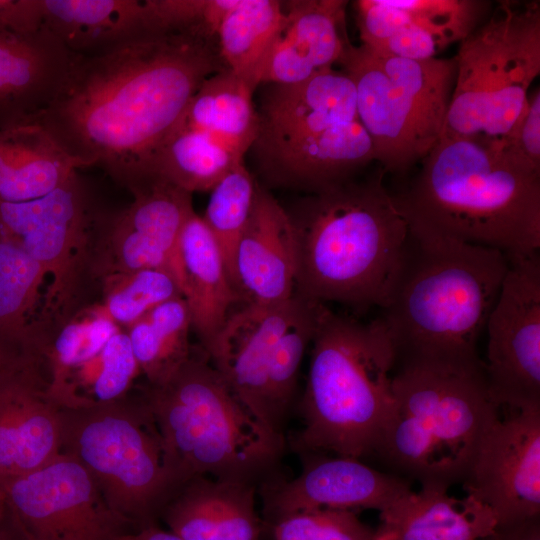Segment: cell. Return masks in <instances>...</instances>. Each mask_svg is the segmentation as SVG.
<instances>
[{
    "label": "cell",
    "instance_id": "obj_13",
    "mask_svg": "<svg viewBox=\"0 0 540 540\" xmlns=\"http://www.w3.org/2000/svg\"><path fill=\"white\" fill-rule=\"evenodd\" d=\"M487 362L489 393L498 407H540L539 254L509 258L490 312Z\"/></svg>",
    "mask_w": 540,
    "mask_h": 540
},
{
    "label": "cell",
    "instance_id": "obj_47",
    "mask_svg": "<svg viewBox=\"0 0 540 540\" xmlns=\"http://www.w3.org/2000/svg\"><path fill=\"white\" fill-rule=\"evenodd\" d=\"M482 540H489L488 538L482 539Z\"/></svg>",
    "mask_w": 540,
    "mask_h": 540
},
{
    "label": "cell",
    "instance_id": "obj_39",
    "mask_svg": "<svg viewBox=\"0 0 540 540\" xmlns=\"http://www.w3.org/2000/svg\"><path fill=\"white\" fill-rule=\"evenodd\" d=\"M274 540H374L375 529L355 510L314 509L285 516L271 525Z\"/></svg>",
    "mask_w": 540,
    "mask_h": 540
},
{
    "label": "cell",
    "instance_id": "obj_10",
    "mask_svg": "<svg viewBox=\"0 0 540 540\" xmlns=\"http://www.w3.org/2000/svg\"><path fill=\"white\" fill-rule=\"evenodd\" d=\"M356 93L357 117L375 161L404 173L440 139L454 80L455 59L411 60L347 44L339 61Z\"/></svg>",
    "mask_w": 540,
    "mask_h": 540
},
{
    "label": "cell",
    "instance_id": "obj_14",
    "mask_svg": "<svg viewBox=\"0 0 540 540\" xmlns=\"http://www.w3.org/2000/svg\"><path fill=\"white\" fill-rule=\"evenodd\" d=\"M130 192L133 201L119 212L104 213L96 229L91 254L94 284L142 269L169 271L180 284L179 239L194 212L192 194L157 177Z\"/></svg>",
    "mask_w": 540,
    "mask_h": 540
},
{
    "label": "cell",
    "instance_id": "obj_5",
    "mask_svg": "<svg viewBox=\"0 0 540 540\" xmlns=\"http://www.w3.org/2000/svg\"><path fill=\"white\" fill-rule=\"evenodd\" d=\"M411 237L403 275L383 317L398 360L482 364L477 342L509 258L489 247Z\"/></svg>",
    "mask_w": 540,
    "mask_h": 540
},
{
    "label": "cell",
    "instance_id": "obj_22",
    "mask_svg": "<svg viewBox=\"0 0 540 540\" xmlns=\"http://www.w3.org/2000/svg\"><path fill=\"white\" fill-rule=\"evenodd\" d=\"M348 1H283L284 23L273 41L260 84H293L333 68L349 43L345 30Z\"/></svg>",
    "mask_w": 540,
    "mask_h": 540
},
{
    "label": "cell",
    "instance_id": "obj_33",
    "mask_svg": "<svg viewBox=\"0 0 540 540\" xmlns=\"http://www.w3.org/2000/svg\"><path fill=\"white\" fill-rule=\"evenodd\" d=\"M45 278L38 262L0 236V351L9 357H36L29 325Z\"/></svg>",
    "mask_w": 540,
    "mask_h": 540
},
{
    "label": "cell",
    "instance_id": "obj_45",
    "mask_svg": "<svg viewBox=\"0 0 540 540\" xmlns=\"http://www.w3.org/2000/svg\"><path fill=\"white\" fill-rule=\"evenodd\" d=\"M1 522H2V520H0V540H18V539H20L19 536L15 537L13 539L12 536L9 535V533L6 530H4V528L1 526Z\"/></svg>",
    "mask_w": 540,
    "mask_h": 540
},
{
    "label": "cell",
    "instance_id": "obj_4",
    "mask_svg": "<svg viewBox=\"0 0 540 540\" xmlns=\"http://www.w3.org/2000/svg\"><path fill=\"white\" fill-rule=\"evenodd\" d=\"M311 343L303 426L290 447L299 455H371L394 406L398 354L385 319L363 322L322 304Z\"/></svg>",
    "mask_w": 540,
    "mask_h": 540
},
{
    "label": "cell",
    "instance_id": "obj_27",
    "mask_svg": "<svg viewBox=\"0 0 540 540\" xmlns=\"http://www.w3.org/2000/svg\"><path fill=\"white\" fill-rule=\"evenodd\" d=\"M178 255L182 295L205 352L238 301L219 246L195 211L182 228Z\"/></svg>",
    "mask_w": 540,
    "mask_h": 540
},
{
    "label": "cell",
    "instance_id": "obj_38",
    "mask_svg": "<svg viewBox=\"0 0 540 540\" xmlns=\"http://www.w3.org/2000/svg\"><path fill=\"white\" fill-rule=\"evenodd\" d=\"M257 184L244 161L239 162L210 190L202 216L219 246L230 281L234 249L250 217Z\"/></svg>",
    "mask_w": 540,
    "mask_h": 540
},
{
    "label": "cell",
    "instance_id": "obj_44",
    "mask_svg": "<svg viewBox=\"0 0 540 540\" xmlns=\"http://www.w3.org/2000/svg\"><path fill=\"white\" fill-rule=\"evenodd\" d=\"M5 516H7L6 497L2 479L0 478V520H3Z\"/></svg>",
    "mask_w": 540,
    "mask_h": 540
},
{
    "label": "cell",
    "instance_id": "obj_24",
    "mask_svg": "<svg viewBox=\"0 0 540 540\" xmlns=\"http://www.w3.org/2000/svg\"><path fill=\"white\" fill-rule=\"evenodd\" d=\"M267 85L251 147L320 133L358 119L355 88L343 70L331 68L298 83Z\"/></svg>",
    "mask_w": 540,
    "mask_h": 540
},
{
    "label": "cell",
    "instance_id": "obj_11",
    "mask_svg": "<svg viewBox=\"0 0 540 540\" xmlns=\"http://www.w3.org/2000/svg\"><path fill=\"white\" fill-rule=\"evenodd\" d=\"M103 214L78 170L40 198L0 201V236L23 249L50 277L32 325L47 328L91 303L92 241Z\"/></svg>",
    "mask_w": 540,
    "mask_h": 540
},
{
    "label": "cell",
    "instance_id": "obj_8",
    "mask_svg": "<svg viewBox=\"0 0 540 540\" xmlns=\"http://www.w3.org/2000/svg\"><path fill=\"white\" fill-rule=\"evenodd\" d=\"M60 453L90 474L135 531L154 526L179 488L156 422L139 394L60 410Z\"/></svg>",
    "mask_w": 540,
    "mask_h": 540
},
{
    "label": "cell",
    "instance_id": "obj_16",
    "mask_svg": "<svg viewBox=\"0 0 540 540\" xmlns=\"http://www.w3.org/2000/svg\"><path fill=\"white\" fill-rule=\"evenodd\" d=\"M300 456L303 468L298 476L287 480L273 475L259 484L271 525L285 516L322 508L381 512L412 490L409 480L378 471L361 459L321 453Z\"/></svg>",
    "mask_w": 540,
    "mask_h": 540
},
{
    "label": "cell",
    "instance_id": "obj_36",
    "mask_svg": "<svg viewBox=\"0 0 540 540\" xmlns=\"http://www.w3.org/2000/svg\"><path fill=\"white\" fill-rule=\"evenodd\" d=\"M297 295L296 308L273 347L266 375L268 428L274 434L283 437L286 418L293 403L299 368L306 348L312 341L319 310L323 304Z\"/></svg>",
    "mask_w": 540,
    "mask_h": 540
},
{
    "label": "cell",
    "instance_id": "obj_7",
    "mask_svg": "<svg viewBox=\"0 0 540 540\" xmlns=\"http://www.w3.org/2000/svg\"><path fill=\"white\" fill-rule=\"evenodd\" d=\"M149 408L179 487L194 476L260 484L273 476L286 438L257 421L207 354L193 350L165 381L144 383Z\"/></svg>",
    "mask_w": 540,
    "mask_h": 540
},
{
    "label": "cell",
    "instance_id": "obj_32",
    "mask_svg": "<svg viewBox=\"0 0 540 540\" xmlns=\"http://www.w3.org/2000/svg\"><path fill=\"white\" fill-rule=\"evenodd\" d=\"M284 19L283 1L236 0L215 34L224 67L256 89L267 53Z\"/></svg>",
    "mask_w": 540,
    "mask_h": 540
},
{
    "label": "cell",
    "instance_id": "obj_6",
    "mask_svg": "<svg viewBox=\"0 0 540 540\" xmlns=\"http://www.w3.org/2000/svg\"><path fill=\"white\" fill-rule=\"evenodd\" d=\"M394 406L372 454L421 487L463 483L481 440L499 415L484 363L403 361Z\"/></svg>",
    "mask_w": 540,
    "mask_h": 540
},
{
    "label": "cell",
    "instance_id": "obj_34",
    "mask_svg": "<svg viewBox=\"0 0 540 540\" xmlns=\"http://www.w3.org/2000/svg\"><path fill=\"white\" fill-rule=\"evenodd\" d=\"M191 329L182 296L161 303L125 329L146 383L165 381L189 358Z\"/></svg>",
    "mask_w": 540,
    "mask_h": 540
},
{
    "label": "cell",
    "instance_id": "obj_42",
    "mask_svg": "<svg viewBox=\"0 0 540 540\" xmlns=\"http://www.w3.org/2000/svg\"><path fill=\"white\" fill-rule=\"evenodd\" d=\"M489 540H540V516L498 525Z\"/></svg>",
    "mask_w": 540,
    "mask_h": 540
},
{
    "label": "cell",
    "instance_id": "obj_15",
    "mask_svg": "<svg viewBox=\"0 0 540 540\" xmlns=\"http://www.w3.org/2000/svg\"><path fill=\"white\" fill-rule=\"evenodd\" d=\"M509 411L486 430L462 483L497 525L540 516V407Z\"/></svg>",
    "mask_w": 540,
    "mask_h": 540
},
{
    "label": "cell",
    "instance_id": "obj_43",
    "mask_svg": "<svg viewBox=\"0 0 540 540\" xmlns=\"http://www.w3.org/2000/svg\"><path fill=\"white\" fill-rule=\"evenodd\" d=\"M120 540H184L169 530L157 525L150 526L124 535Z\"/></svg>",
    "mask_w": 540,
    "mask_h": 540
},
{
    "label": "cell",
    "instance_id": "obj_18",
    "mask_svg": "<svg viewBox=\"0 0 540 540\" xmlns=\"http://www.w3.org/2000/svg\"><path fill=\"white\" fill-rule=\"evenodd\" d=\"M44 364L18 357L0 370V478L29 473L60 454V410Z\"/></svg>",
    "mask_w": 540,
    "mask_h": 540
},
{
    "label": "cell",
    "instance_id": "obj_28",
    "mask_svg": "<svg viewBox=\"0 0 540 540\" xmlns=\"http://www.w3.org/2000/svg\"><path fill=\"white\" fill-rule=\"evenodd\" d=\"M43 26L73 54H95L157 29L150 0H41Z\"/></svg>",
    "mask_w": 540,
    "mask_h": 540
},
{
    "label": "cell",
    "instance_id": "obj_46",
    "mask_svg": "<svg viewBox=\"0 0 540 540\" xmlns=\"http://www.w3.org/2000/svg\"><path fill=\"white\" fill-rule=\"evenodd\" d=\"M13 359L0 351V370Z\"/></svg>",
    "mask_w": 540,
    "mask_h": 540
},
{
    "label": "cell",
    "instance_id": "obj_2",
    "mask_svg": "<svg viewBox=\"0 0 540 540\" xmlns=\"http://www.w3.org/2000/svg\"><path fill=\"white\" fill-rule=\"evenodd\" d=\"M383 173L310 193L288 213L296 243L295 293L358 310L388 307L412 237Z\"/></svg>",
    "mask_w": 540,
    "mask_h": 540
},
{
    "label": "cell",
    "instance_id": "obj_19",
    "mask_svg": "<svg viewBox=\"0 0 540 540\" xmlns=\"http://www.w3.org/2000/svg\"><path fill=\"white\" fill-rule=\"evenodd\" d=\"M288 212L259 184L233 253L231 284L243 305H275L295 293L296 245Z\"/></svg>",
    "mask_w": 540,
    "mask_h": 540
},
{
    "label": "cell",
    "instance_id": "obj_37",
    "mask_svg": "<svg viewBox=\"0 0 540 540\" xmlns=\"http://www.w3.org/2000/svg\"><path fill=\"white\" fill-rule=\"evenodd\" d=\"M99 304L125 330L161 303L182 295L177 278L162 269H142L104 278Z\"/></svg>",
    "mask_w": 540,
    "mask_h": 540
},
{
    "label": "cell",
    "instance_id": "obj_12",
    "mask_svg": "<svg viewBox=\"0 0 540 540\" xmlns=\"http://www.w3.org/2000/svg\"><path fill=\"white\" fill-rule=\"evenodd\" d=\"M2 483L21 540H120L135 532L109 507L87 470L65 454Z\"/></svg>",
    "mask_w": 540,
    "mask_h": 540
},
{
    "label": "cell",
    "instance_id": "obj_40",
    "mask_svg": "<svg viewBox=\"0 0 540 540\" xmlns=\"http://www.w3.org/2000/svg\"><path fill=\"white\" fill-rule=\"evenodd\" d=\"M519 168L540 175V90L528 100L510 131L490 145Z\"/></svg>",
    "mask_w": 540,
    "mask_h": 540
},
{
    "label": "cell",
    "instance_id": "obj_29",
    "mask_svg": "<svg viewBox=\"0 0 540 540\" xmlns=\"http://www.w3.org/2000/svg\"><path fill=\"white\" fill-rule=\"evenodd\" d=\"M79 164L36 124L0 130V201L40 198L62 183Z\"/></svg>",
    "mask_w": 540,
    "mask_h": 540
},
{
    "label": "cell",
    "instance_id": "obj_31",
    "mask_svg": "<svg viewBox=\"0 0 540 540\" xmlns=\"http://www.w3.org/2000/svg\"><path fill=\"white\" fill-rule=\"evenodd\" d=\"M243 156L212 136L177 123L153 153L147 179L157 177L189 193L209 191Z\"/></svg>",
    "mask_w": 540,
    "mask_h": 540
},
{
    "label": "cell",
    "instance_id": "obj_35",
    "mask_svg": "<svg viewBox=\"0 0 540 540\" xmlns=\"http://www.w3.org/2000/svg\"><path fill=\"white\" fill-rule=\"evenodd\" d=\"M139 373L129 337L120 329L97 355L47 393L60 408L106 403L127 395Z\"/></svg>",
    "mask_w": 540,
    "mask_h": 540
},
{
    "label": "cell",
    "instance_id": "obj_21",
    "mask_svg": "<svg viewBox=\"0 0 540 540\" xmlns=\"http://www.w3.org/2000/svg\"><path fill=\"white\" fill-rule=\"evenodd\" d=\"M250 150L269 184L310 193L350 180L375 161L372 140L358 119Z\"/></svg>",
    "mask_w": 540,
    "mask_h": 540
},
{
    "label": "cell",
    "instance_id": "obj_23",
    "mask_svg": "<svg viewBox=\"0 0 540 540\" xmlns=\"http://www.w3.org/2000/svg\"><path fill=\"white\" fill-rule=\"evenodd\" d=\"M72 56L44 26L32 34L0 26V130L34 121L55 97Z\"/></svg>",
    "mask_w": 540,
    "mask_h": 540
},
{
    "label": "cell",
    "instance_id": "obj_1",
    "mask_svg": "<svg viewBox=\"0 0 540 540\" xmlns=\"http://www.w3.org/2000/svg\"><path fill=\"white\" fill-rule=\"evenodd\" d=\"M226 69L216 37L144 34L110 49L73 54L50 104L34 119L80 168L96 166L131 191L188 102Z\"/></svg>",
    "mask_w": 540,
    "mask_h": 540
},
{
    "label": "cell",
    "instance_id": "obj_3",
    "mask_svg": "<svg viewBox=\"0 0 540 540\" xmlns=\"http://www.w3.org/2000/svg\"><path fill=\"white\" fill-rule=\"evenodd\" d=\"M396 196L413 235L493 248L508 258L540 248V175L495 148L441 137Z\"/></svg>",
    "mask_w": 540,
    "mask_h": 540
},
{
    "label": "cell",
    "instance_id": "obj_17",
    "mask_svg": "<svg viewBox=\"0 0 540 540\" xmlns=\"http://www.w3.org/2000/svg\"><path fill=\"white\" fill-rule=\"evenodd\" d=\"M361 44L399 58L429 60L461 42L489 15L480 0H358Z\"/></svg>",
    "mask_w": 540,
    "mask_h": 540
},
{
    "label": "cell",
    "instance_id": "obj_9",
    "mask_svg": "<svg viewBox=\"0 0 540 540\" xmlns=\"http://www.w3.org/2000/svg\"><path fill=\"white\" fill-rule=\"evenodd\" d=\"M441 137L500 141L540 74V2L500 1L460 42Z\"/></svg>",
    "mask_w": 540,
    "mask_h": 540
},
{
    "label": "cell",
    "instance_id": "obj_20",
    "mask_svg": "<svg viewBox=\"0 0 540 540\" xmlns=\"http://www.w3.org/2000/svg\"><path fill=\"white\" fill-rule=\"evenodd\" d=\"M297 302L294 293L275 305H242L229 314L205 351L234 396L268 430L267 369L273 347Z\"/></svg>",
    "mask_w": 540,
    "mask_h": 540
},
{
    "label": "cell",
    "instance_id": "obj_26",
    "mask_svg": "<svg viewBox=\"0 0 540 540\" xmlns=\"http://www.w3.org/2000/svg\"><path fill=\"white\" fill-rule=\"evenodd\" d=\"M497 526L492 510L471 495L456 498L448 490H410L380 512L374 540H482Z\"/></svg>",
    "mask_w": 540,
    "mask_h": 540
},
{
    "label": "cell",
    "instance_id": "obj_25",
    "mask_svg": "<svg viewBox=\"0 0 540 540\" xmlns=\"http://www.w3.org/2000/svg\"><path fill=\"white\" fill-rule=\"evenodd\" d=\"M257 485L194 476L163 507L160 519L184 540H260Z\"/></svg>",
    "mask_w": 540,
    "mask_h": 540
},
{
    "label": "cell",
    "instance_id": "obj_30",
    "mask_svg": "<svg viewBox=\"0 0 540 540\" xmlns=\"http://www.w3.org/2000/svg\"><path fill=\"white\" fill-rule=\"evenodd\" d=\"M254 91L224 69L200 85L177 123L212 136L244 157L259 131Z\"/></svg>",
    "mask_w": 540,
    "mask_h": 540
},
{
    "label": "cell",
    "instance_id": "obj_41",
    "mask_svg": "<svg viewBox=\"0 0 540 540\" xmlns=\"http://www.w3.org/2000/svg\"><path fill=\"white\" fill-rule=\"evenodd\" d=\"M0 26L19 34H32L43 26L41 0H0Z\"/></svg>",
    "mask_w": 540,
    "mask_h": 540
}]
</instances>
